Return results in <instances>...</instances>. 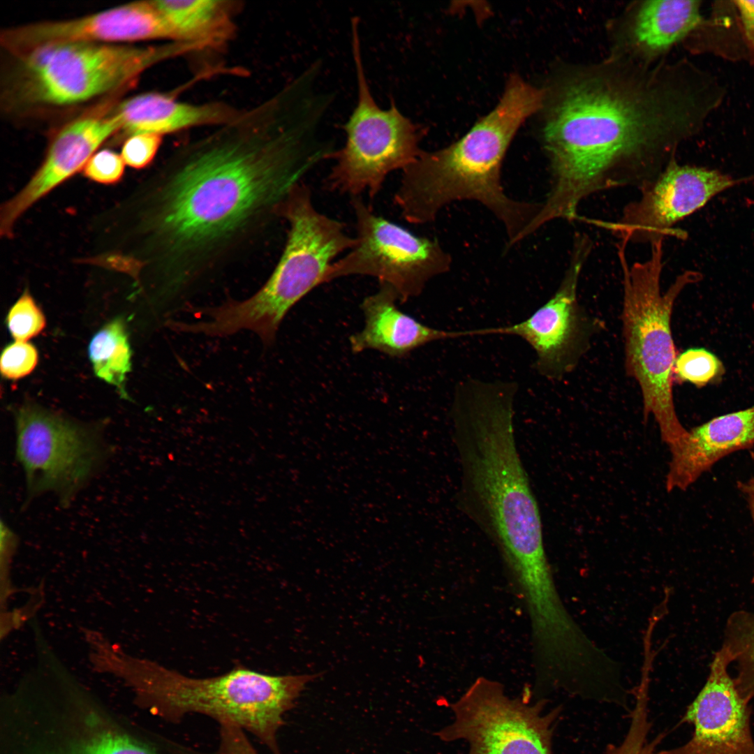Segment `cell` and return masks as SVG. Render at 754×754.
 Wrapping results in <instances>:
<instances>
[{
	"mask_svg": "<svg viewBox=\"0 0 754 754\" xmlns=\"http://www.w3.org/2000/svg\"><path fill=\"white\" fill-rule=\"evenodd\" d=\"M215 128L175 147L139 193L131 268L168 296L264 235L293 187L328 158L316 119L281 94Z\"/></svg>",
	"mask_w": 754,
	"mask_h": 754,
	"instance_id": "6da1fadb",
	"label": "cell"
},
{
	"mask_svg": "<svg viewBox=\"0 0 754 754\" xmlns=\"http://www.w3.org/2000/svg\"><path fill=\"white\" fill-rule=\"evenodd\" d=\"M663 71L603 65L573 71L552 94L542 131L552 182L534 225L577 218L590 195L639 190L674 158L693 98Z\"/></svg>",
	"mask_w": 754,
	"mask_h": 754,
	"instance_id": "7a4b0ae2",
	"label": "cell"
},
{
	"mask_svg": "<svg viewBox=\"0 0 754 754\" xmlns=\"http://www.w3.org/2000/svg\"><path fill=\"white\" fill-rule=\"evenodd\" d=\"M512 382L470 380L450 411L458 455V509L496 547L502 562L545 552L537 500L518 452Z\"/></svg>",
	"mask_w": 754,
	"mask_h": 754,
	"instance_id": "3957f363",
	"label": "cell"
},
{
	"mask_svg": "<svg viewBox=\"0 0 754 754\" xmlns=\"http://www.w3.org/2000/svg\"><path fill=\"white\" fill-rule=\"evenodd\" d=\"M541 91L513 77L497 106L462 138L435 151H421L402 170L394 200L414 224L434 221L449 204L475 201L502 223L508 246L516 244L540 203L514 200L501 182L503 158L518 127L542 105Z\"/></svg>",
	"mask_w": 754,
	"mask_h": 754,
	"instance_id": "277c9868",
	"label": "cell"
},
{
	"mask_svg": "<svg viewBox=\"0 0 754 754\" xmlns=\"http://www.w3.org/2000/svg\"><path fill=\"white\" fill-rule=\"evenodd\" d=\"M106 672L123 679L139 703L172 723L188 714L235 724L274 754L283 716L318 674L273 676L238 666L222 675L193 678L154 661L133 657L119 647L106 661Z\"/></svg>",
	"mask_w": 754,
	"mask_h": 754,
	"instance_id": "5b68a950",
	"label": "cell"
},
{
	"mask_svg": "<svg viewBox=\"0 0 754 754\" xmlns=\"http://www.w3.org/2000/svg\"><path fill=\"white\" fill-rule=\"evenodd\" d=\"M1 754H164L163 735L126 725L60 665L10 693Z\"/></svg>",
	"mask_w": 754,
	"mask_h": 754,
	"instance_id": "8992f818",
	"label": "cell"
},
{
	"mask_svg": "<svg viewBox=\"0 0 754 754\" xmlns=\"http://www.w3.org/2000/svg\"><path fill=\"white\" fill-rule=\"evenodd\" d=\"M288 233L281 258L265 283L251 297L197 311L206 320L193 323L194 334L225 337L246 330L271 345L283 318L300 300L325 283L335 259L355 243L340 221L318 212L311 191L300 182L281 211Z\"/></svg>",
	"mask_w": 754,
	"mask_h": 754,
	"instance_id": "52a82bcc",
	"label": "cell"
},
{
	"mask_svg": "<svg viewBox=\"0 0 754 754\" xmlns=\"http://www.w3.org/2000/svg\"><path fill=\"white\" fill-rule=\"evenodd\" d=\"M663 242L651 243L649 256L630 265L626 256L628 243L620 240L617 256L623 276L626 371L640 386L644 419L654 417L663 441L672 450L686 441L689 431L680 422L674 404L677 355L671 317L678 296L687 286L702 280V275L687 270L663 292Z\"/></svg>",
	"mask_w": 754,
	"mask_h": 754,
	"instance_id": "ba28073f",
	"label": "cell"
},
{
	"mask_svg": "<svg viewBox=\"0 0 754 754\" xmlns=\"http://www.w3.org/2000/svg\"><path fill=\"white\" fill-rule=\"evenodd\" d=\"M192 43L161 45L68 42L11 56L3 101L6 109L78 104L133 82L162 61L197 52Z\"/></svg>",
	"mask_w": 754,
	"mask_h": 754,
	"instance_id": "9c48e42d",
	"label": "cell"
},
{
	"mask_svg": "<svg viewBox=\"0 0 754 754\" xmlns=\"http://www.w3.org/2000/svg\"><path fill=\"white\" fill-rule=\"evenodd\" d=\"M351 24L357 101L343 126L346 142L332 155L335 163L326 183L330 190L352 197L367 192L374 198L390 173L403 170L417 158L419 133L393 99L388 109L376 103L363 66L358 19L353 18Z\"/></svg>",
	"mask_w": 754,
	"mask_h": 754,
	"instance_id": "30bf717a",
	"label": "cell"
},
{
	"mask_svg": "<svg viewBox=\"0 0 754 754\" xmlns=\"http://www.w3.org/2000/svg\"><path fill=\"white\" fill-rule=\"evenodd\" d=\"M531 692L509 696L503 685L478 677L450 704L451 723L436 736L444 742L464 740L467 754H552V736L561 711L546 712L547 700L531 701Z\"/></svg>",
	"mask_w": 754,
	"mask_h": 754,
	"instance_id": "8fae6325",
	"label": "cell"
},
{
	"mask_svg": "<svg viewBox=\"0 0 754 754\" xmlns=\"http://www.w3.org/2000/svg\"><path fill=\"white\" fill-rule=\"evenodd\" d=\"M15 416L16 457L28 497L54 492L68 505L108 454L102 435L34 404L20 407Z\"/></svg>",
	"mask_w": 754,
	"mask_h": 754,
	"instance_id": "7c38bea8",
	"label": "cell"
},
{
	"mask_svg": "<svg viewBox=\"0 0 754 754\" xmlns=\"http://www.w3.org/2000/svg\"><path fill=\"white\" fill-rule=\"evenodd\" d=\"M355 245L327 269L325 283L339 278L374 277L394 289L399 302L418 296L430 279L448 272L450 254L435 239L417 236L375 214L360 196L352 197Z\"/></svg>",
	"mask_w": 754,
	"mask_h": 754,
	"instance_id": "4fadbf2b",
	"label": "cell"
},
{
	"mask_svg": "<svg viewBox=\"0 0 754 754\" xmlns=\"http://www.w3.org/2000/svg\"><path fill=\"white\" fill-rule=\"evenodd\" d=\"M751 178L734 179L716 170L681 165L674 158L640 189L639 198L624 207L619 220L597 223L628 243L651 244L668 236L684 239L686 232L674 225L718 193Z\"/></svg>",
	"mask_w": 754,
	"mask_h": 754,
	"instance_id": "5bb4252c",
	"label": "cell"
},
{
	"mask_svg": "<svg viewBox=\"0 0 754 754\" xmlns=\"http://www.w3.org/2000/svg\"><path fill=\"white\" fill-rule=\"evenodd\" d=\"M592 247L589 236L576 233L568 269L552 297L523 321L473 330V336L519 337L534 350L535 368L541 375L558 378L568 371L575 364L582 337L577 300L578 281Z\"/></svg>",
	"mask_w": 754,
	"mask_h": 754,
	"instance_id": "9a60e30c",
	"label": "cell"
},
{
	"mask_svg": "<svg viewBox=\"0 0 754 754\" xmlns=\"http://www.w3.org/2000/svg\"><path fill=\"white\" fill-rule=\"evenodd\" d=\"M158 39L174 41V34L154 0L131 2L71 20L7 28L0 37L1 46L11 56L61 43L129 44Z\"/></svg>",
	"mask_w": 754,
	"mask_h": 754,
	"instance_id": "2e32d148",
	"label": "cell"
},
{
	"mask_svg": "<svg viewBox=\"0 0 754 754\" xmlns=\"http://www.w3.org/2000/svg\"><path fill=\"white\" fill-rule=\"evenodd\" d=\"M732 662L723 645L715 653L705 684L680 720L693 726L690 739L656 754H754L751 709L729 674Z\"/></svg>",
	"mask_w": 754,
	"mask_h": 754,
	"instance_id": "e0dca14e",
	"label": "cell"
},
{
	"mask_svg": "<svg viewBox=\"0 0 754 754\" xmlns=\"http://www.w3.org/2000/svg\"><path fill=\"white\" fill-rule=\"evenodd\" d=\"M120 130V119L113 110L79 117L63 127L29 181L1 207V235L11 237L15 224L27 210L83 169L100 145Z\"/></svg>",
	"mask_w": 754,
	"mask_h": 754,
	"instance_id": "ac0fdd59",
	"label": "cell"
},
{
	"mask_svg": "<svg viewBox=\"0 0 754 754\" xmlns=\"http://www.w3.org/2000/svg\"><path fill=\"white\" fill-rule=\"evenodd\" d=\"M754 447V406L716 417L689 431L671 452L666 487L686 490L723 458Z\"/></svg>",
	"mask_w": 754,
	"mask_h": 754,
	"instance_id": "d6986e66",
	"label": "cell"
},
{
	"mask_svg": "<svg viewBox=\"0 0 754 754\" xmlns=\"http://www.w3.org/2000/svg\"><path fill=\"white\" fill-rule=\"evenodd\" d=\"M397 301V294L386 284H380L376 293L363 300L360 308L364 325L349 337L353 353L374 350L403 358L427 343L470 336L469 330L447 331L427 326L401 311Z\"/></svg>",
	"mask_w": 754,
	"mask_h": 754,
	"instance_id": "ffe728a7",
	"label": "cell"
},
{
	"mask_svg": "<svg viewBox=\"0 0 754 754\" xmlns=\"http://www.w3.org/2000/svg\"><path fill=\"white\" fill-rule=\"evenodd\" d=\"M113 110L120 119V131L128 137L138 133L163 136L193 127H216L242 112L221 101L192 104L177 101L173 93L159 92L135 96Z\"/></svg>",
	"mask_w": 754,
	"mask_h": 754,
	"instance_id": "44dd1931",
	"label": "cell"
},
{
	"mask_svg": "<svg viewBox=\"0 0 754 754\" xmlns=\"http://www.w3.org/2000/svg\"><path fill=\"white\" fill-rule=\"evenodd\" d=\"M698 1H646L634 13L628 37L634 52L659 55L684 38L702 22Z\"/></svg>",
	"mask_w": 754,
	"mask_h": 754,
	"instance_id": "7402d4cb",
	"label": "cell"
},
{
	"mask_svg": "<svg viewBox=\"0 0 754 754\" xmlns=\"http://www.w3.org/2000/svg\"><path fill=\"white\" fill-rule=\"evenodd\" d=\"M169 22L174 41L219 49L231 40L240 1L226 0H154Z\"/></svg>",
	"mask_w": 754,
	"mask_h": 754,
	"instance_id": "603a6c76",
	"label": "cell"
},
{
	"mask_svg": "<svg viewBox=\"0 0 754 754\" xmlns=\"http://www.w3.org/2000/svg\"><path fill=\"white\" fill-rule=\"evenodd\" d=\"M89 356L95 374L127 397L124 385L131 369V350L122 318L112 320L94 334L89 345Z\"/></svg>",
	"mask_w": 754,
	"mask_h": 754,
	"instance_id": "cb8c5ba5",
	"label": "cell"
},
{
	"mask_svg": "<svg viewBox=\"0 0 754 754\" xmlns=\"http://www.w3.org/2000/svg\"><path fill=\"white\" fill-rule=\"evenodd\" d=\"M651 667L643 665L640 681L632 690L634 705L630 710V725L621 743L618 745L609 744L606 754H656L657 748L665 739V732L649 739L651 728L649 720V688Z\"/></svg>",
	"mask_w": 754,
	"mask_h": 754,
	"instance_id": "d4e9b609",
	"label": "cell"
},
{
	"mask_svg": "<svg viewBox=\"0 0 754 754\" xmlns=\"http://www.w3.org/2000/svg\"><path fill=\"white\" fill-rule=\"evenodd\" d=\"M723 646L729 650L738 673L734 681L741 697H754V612L740 610L728 618Z\"/></svg>",
	"mask_w": 754,
	"mask_h": 754,
	"instance_id": "484cf974",
	"label": "cell"
},
{
	"mask_svg": "<svg viewBox=\"0 0 754 754\" xmlns=\"http://www.w3.org/2000/svg\"><path fill=\"white\" fill-rule=\"evenodd\" d=\"M720 360L704 348H689L677 357L674 374L681 381L702 387L723 374Z\"/></svg>",
	"mask_w": 754,
	"mask_h": 754,
	"instance_id": "4316f807",
	"label": "cell"
},
{
	"mask_svg": "<svg viewBox=\"0 0 754 754\" xmlns=\"http://www.w3.org/2000/svg\"><path fill=\"white\" fill-rule=\"evenodd\" d=\"M6 324L15 341H27L45 328V316L28 290L10 308Z\"/></svg>",
	"mask_w": 754,
	"mask_h": 754,
	"instance_id": "83f0119b",
	"label": "cell"
},
{
	"mask_svg": "<svg viewBox=\"0 0 754 754\" xmlns=\"http://www.w3.org/2000/svg\"><path fill=\"white\" fill-rule=\"evenodd\" d=\"M38 354L27 341H15L6 346L0 360L1 375L8 380H18L31 374L38 364Z\"/></svg>",
	"mask_w": 754,
	"mask_h": 754,
	"instance_id": "f1b7e54d",
	"label": "cell"
},
{
	"mask_svg": "<svg viewBox=\"0 0 754 754\" xmlns=\"http://www.w3.org/2000/svg\"><path fill=\"white\" fill-rule=\"evenodd\" d=\"M162 141V135L154 133L131 135L124 142L121 156L125 164L130 167L144 168L153 161Z\"/></svg>",
	"mask_w": 754,
	"mask_h": 754,
	"instance_id": "f546056e",
	"label": "cell"
},
{
	"mask_svg": "<svg viewBox=\"0 0 754 754\" xmlns=\"http://www.w3.org/2000/svg\"><path fill=\"white\" fill-rule=\"evenodd\" d=\"M125 163L121 155L109 149H103L90 158L82 170L85 177L94 182L112 184L121 179Z\"/></svg>",
	"mask_w": 754,
	"mask_h": 754,
	"instance_id": "4dcf8cb0",
	"label": "cell"
},
{
	"mask_svg": "<svg viewBox=\"0 0 754 754\" xmlns=\"http://www.w3.org/2000/svg\"><path fill=\"white\" fill-rule=\"evenodd\" d=\"M17 544L16 535L1 522V593L11 594L12 588L9 581L10 566Z\"/></svg>",
	"mask_w": 754,
	"mask_h": 754,
	"instance_id": "1f68e13d",
	"label": "cell"
},
{
	"mask_svg": "<svg viewBox=\"0 0 754 754\" xmlns=\"http://www.w3.org/2000/svg\"><path fill=\"white\" fill-rule=\"evenodd\" d=\"M219 754H259L246 734L237 727L227 730L221 737Z\"/></svg>",
	"mask_w": 754,
	"mask_h": 754,
	"instance_id": "d6a6232c",
	"label": "cell"
},
{
	"mask_svg": "<svg viewBox=\"0 0 754 754\" xmlns=\"http://www.w3.org/2000/svg\"><path fill=\"white\" fill-rule=\"evenodd\" d=\"M745 35L754 47V1H736Z\"/></svg>",
	"mask_w": 754,
	"mask_h": 754,
	"instance_id": "836d02e7",
	"label": "cell"
},
{
	"mask_svg": "<svg viewBox=\"0 0 754 754\" xmlns=\"http://www.w3.org/2000/svg\"><path fill=\"white\" fill-rule=\"evenodd\" d=\"M751 452V457L754 459V452ZM737 487L746 499L754 526V477L743 482L738 481ZM751 581L754 583V571Z\"/></svg>",
	"mask_w": 754,
	"mask_h": 754,
	"instance_id": "e575fe53",
	"label": "cell"
}]
</instances>
